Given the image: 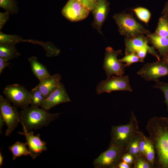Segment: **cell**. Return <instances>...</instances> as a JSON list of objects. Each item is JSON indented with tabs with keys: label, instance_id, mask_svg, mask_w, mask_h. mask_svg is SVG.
<instances>
[{
	"label": "cell",
	"instance_id": "cell-35",
	"mask_svg": "<svg viewBox=\"0 0 168 168\" xmlns=\"http://www.w3.org/2000/svg\"><path fill=\"white\" fill-rule=\"evenodd\" d=\"M8 60L0 57V74L2 72L5 68L7 67H10V64Z\"/></svg>",
	"mask_w": 168,
	"mask_h": 168
},
{
	"label": "cell",
	"instance_id": "cell-23",
	"mask_svg": "<svg viewBox=\"0 0 168 168\" xmlns=\"http://www.w3.org/2000/svg\"><path fill=\"white\" fill-rule=\"evenodd\" d=\"M140 140V134L139 136L132 140L126 148V152L133 155L134 159L140 155L139 145Z\"/></svg>",
	"mask_w": 168,
	"mask_h": 168
},
{
	"label": "cell",
	"instance_id": "cell-8",
	"mask_svg": "<svg viewBox=\"0 0 168 168\" xmlns=\"http://www.w3.org/2000/svg\"><path fill=\"white\" fill-rule=\"evenodd\" d=\"M0 114L7 127L5 135L9 136L21 122L20 113L17 108L12 106L10 102L2 95L0 96Z\"/></svg>",
	"mask_w": 168,
	"mask_h": 168
},
{
	"label": "cell",
	"instance_id": "cell-16",
	"mask_svg": "<svg viewBox=\"0 0 168 168\" xmlns=\"http://www.w3.org/2000/svg\"><path fill=\"white\" fill-rule=\"evenodd\" d=\"M148 40L143 35L132 38H127L125 40V55L136 53L140 49L148 46Z\"/></svg>",
	"mask_w": 168,
	"mask_h": 168
},
{
	"label": "cell",
	"instance_id": "cell-30",
	"mask_svg": "<svg viewBox=\"0 0 168 168\" xmlns=\"http://www.w3.org/2000/svg\"><path fill=\"white\" fill-rule=\"evenodd\" d=\"M132 168H152L146 158L141 155L134 159Z\"/></svg>",
	"mask_w": 168,
	"mask_h": 168
},
{
	"label": "cell",
	"instance_id": "cell-34",
	"mask_svg": "<svg viewBox=\"0 0 168 168\" xmlns=\"http://www.w3.org/2000/svg\"><path fill=\"white\" fill-rule=\"evenodd\" d=\"M134 158L130 154L126 152L124 154L122 157V161L125 162L130 165L132 167Z\"/></svg>",
	"mask_w": 168,
	"mask_h": 168
},
{
	"label": "cell",
	"instance_id": "cell-29",
	"mask_svg": "<svg viewBox=\"0 0 168 168\" xmlns=\"http://www.w3.org/2000/svg\"><path fill=\"white\" fill-rule=\"evenodd\" d=\"M119 60L122 63L124 62L126 67H129L132 64L138 62H143L135 53H132L125 55V56Z\"/></svg>",
	"mask_w": 168,
	"mask_h": 168
},
{
	"label": "cell",
	"instance_id": "cell-27",
	"mask_svg": "<svg viewBox=\"0 0 168 168\" xmlns=\"http://www.w3.org/2000/svg\"><path fill=\"white\" fill-rule=\"evenodd\" d=\"M138 17L142 21L147 23L151 16L150 12L146 8L143 7H138L132 9Z\"/></svg>",
	"mask_w": 168,
	"mask_h": 168
},
{
	"label": "cell",
	"instance_id": "cell-36",
	"mask_svg": "<svg viewBox=\"0 0 168 168\" xmlns=\"http://www.w3.org/2000/svg\"><path fill=\"white\" fill-rule=\"evenodd\" d=\"M132 166L128 163L122 161L118 165L117 168H131Z\"/></svg>",
	"mask_w": 168,
	"mask_h": 168
},
{
	"label": "cell",
	"instance_id": "cell-25",
	"mask_svg": "<svg viewBox=\"0 0 168 168\" xmlns=\"http://www.w3.org/2000/svg\"><path fill=\"white\" fill-rule=\"evenodd\" d=\"M24 39L16 35H8L0 31V43H9L16 44L19 42H24Z\"/></svg>",
	"mask_w": 168,
	"mask_h": 168
},
{
	"label": "cell",
	"instance_id": "cell-12",
	"mask_svg": "<svg viewBox=\"0 0 168 168\" xmlns=\"http://www.w3.org/2000/svg\"><path fill=\"white\" fill-rule=\"evenodd\" d=\"M71 101L64 84L61 82L45 98L41 107L48 110L60 104Z\"/></svg>",
	"mask_w": 168,
	"mask_h": 168
},
{
	"label": "cell",
	"instance_id": "cell-28",
	"mask_svg": "<svg viewBox=\"0 0 168 168\" xmlns=\"http://www.w3.org/2000/svg\"><path fill=\"white\" fill-rule=\"evenodd\" d=\"M153 87L154 88L160 90L163 92L165 99L164 103L166 105L168 112V82H161L158 80L155 82Z\"/></svg>",
	"mask_w": 168,
	"mask_h": 168
},
{
	"label": "cell",
	"instance_id": "cell-17",
	"mask_svg": "<svg viewBox=\"0 0 168 168\" xmlns=\"http://www.w3.org/2000/svg\"><path fill=\"white\" fill-rule=\"evenodd\" d=\"M147 37L153 46L157 50L161 55L163 56L168 52V37L150 33L147 35Z\"/></svg>",
	"mask_w": 168,
	"mask_h": 168
},
{
	"label": "cell",
	"instance_id": "cell-21",
	"mask_svg": "<svg viewBox=\"0 0 168 168\" xmlns=\"http://www.w3.org/2000/svg\"><path fill=\"white\" fill-rule=\"evenodd\" d=\"M29 92L31 106L41 107L46 97L36 86Z\"/></svg>",
	"mask_w": 168,
	"mask_h": 168
},
{
	"label": "cell",
	"instance_id": "cell-2",
	"mask_svg": "<svg viewBox=\"0 0 168 168\" xmlns=\"http://www.w3.org/2000/svg\"><path fill=\"white\" fill-rule=\"evenodd\" d=\"M20 115L21 124L29 131L47 126L58 118L60 114L51 113L43 108L28 106L22 109Z\"/></svg>",
	"mask_w": 168,
	"mask_h": 168
},
{
	"label": "cell",
	"instance_id": "cell-24",
	"mask_svg": "<svg viewBox=\"0 0 168 168\" xmlns=\"http://www.w3.org/2000/svg\"><path fill=\"white\" fill-rule=\"evenodd\" d=\"M0 7L10 14H16L18 12L16 0H0Z\"/></svg>",
	"mask_w": 168,
	"mask_h": 168
},
{
	"label": "cell",
	"instance_id": "cell-37",
	"mask_svg": "<svg viewBox=\"0 0 168 168\" xmlns=\"http://www.w3.org/2000/svg\"><path fill=\"white\" fill-rule=\"evenodd\" d=\"M5 124L1 115L0 114V132L1 134L2 133V129L3 126Z\"/></svg>",
	"mask_w": 168,
	"mask_h": 168
},
{
	"label": "cell",
	"instance_id": "cell-6",
	"mask_svg": "<svg viewBox=\"0 0 168 168\" xmlns=\"http://www.w3.org/2000/svg\"><path fill=\"white\" fill-rule=\"evenodd\" d=\"M133 91L129 83V76L128 75L121 76H112L99 82L96 86V91L98 95L104 93H110L115 91Z\"/></svg>",
	"mask_w": 168,
	"mask_h": 168
},
{
	"label": "cell",
	"instance_id": "cell-13",
	"mask_svg": "<svg viewBox=\"0 0 168 168\" xmlns=\"http://www.w3.org/2000/svg\"><path fill=\"white\" fill-rule=\"evenodd\" d=\"M109 6L110 3L107 0H97L92 11L93 16L92 26L101 35V27L108 14Z\"/></svg>",
	"mask_w": 168,
	"mask_h": 168
},
{
	"label": "cell",
	"instance_id": "cell-4",
	"mask_svg": "<svg viewBox=\"0 0 168 168\" xmlns=\"http://www.w3.org/2000/svg\"><path fill=\"white\" fill-rule=\"evenodd\" d=\"M113 17L120 34L127 38H132L142 35H147L150 33L129 14H116Z\"/></svg>",
	"mask_w": 168,
	"mask_h": 168
},
{
	"label": "cell",
	"instance_id": "cell-31",
	"mask_svg": "<svg viewBox=\"0 0 168 168\" xmlns=\"http://www.w3.org/2000/svg\"><path fill=\"white\" fill-rule=\"evenodd\" d=\"M149 138L146 137L140 131L139 149L140 155L145 157L146 151L148 144Z\"/></svg>",
	"mask_w": 168,
	"mask_h": 168
},
{
	"label": "cell",
	"instance_id": "cell-15",
	"mask_svg": "<svg viewBox=\"0 0 168 168\" xmlns=\"http://www.w3.org/2000/svg\"><path fill=\"white\" fill-rule=\"evenodd\" d=\"M61 79V76L58 73L50 75L40 82L36 86L46 97L59 85Z\"/></svg>",
	"mask_w": 168,
	"mask_h": 168
},
{
	"label": "cell",
	"instance_id": "cell-10",
	"mask_svg": "<svg viewBox=\"0 0 168 168\" xmlns=\"http://www.w3.org/2000/svg\"><path fill=\"white\" fill-rule=\"evenodd\" d=\"M137 74L147 81L156 82L160 77L168 76V64L162 60L147 63Z\"/></svg>",
	"mask_w": 168,
	"mask_h": 168
},
{
	"label": "cell",
	"instance_id": "cell-14",
	"mask_svg": "<svg viewBox=\"0 0 168 168\" xmlns=\"http://www.w3.org/2000/svg\"><path fill=\"white\" fill-rule=\"evenodd\" d=\"M22 127L23 132H18V133L25 136L26 140L25 143L30 152L37 157L47 150L46 143L41 139L40 134L35 135L33 131H27L24 127Z\"/></svg>",
	"mask_w": 168,
	"mask_h": 168
},
{
	"label": "cell",
	"instance_id": "cell-7",
	"mask_svg": "<svg viewBox=\"0 0 168 168\" xmlns=\"http://www.w3.org/2000/svg\"><path fill=\"white\" fill-rule=\"evenodd\" d=\"M121 54L122 51L120 49L116 50L110 47L106 48L103 68L107 77L114 75L123 76L126 67L117 58L118 55Z\"/></svg>",
	"mask_w": 168,
	"mask_h": 168
},
{
	"label": "cell",
	"instance_id": "cell-33",
	"mask_svg": "<svg viewBox=\"0 0 168 168\" xmlns=\"http://www.w3.org/2000/svg\"><path fill=\"white\" fill-rule=\"evenodd\" d=\"M84 6L92 11L94 8L97 0H78Z\"/></svg>",
	"mask_w": 168,
	"mask_h": 168
},
{
	"label": "cell",
	"instance_id": "cell-19",
	"mask_svg": "<svg viewBox=\"0 0 168 168\" xmlns=\"http://www.w3.org/2000/svg\"><path fill=\"white\" fill-rule=\"evenodd\" d=\"M16 44L9 43H0V57L8 61L17 58L21 54L16 49Z\"/></svg>",
	"mask_w": 168,
	"mask_h": 168
},
{
	"label": "cell",
	"instance_id": "cell-20",
	"mask_svg": "<svg viewBox=\"0 0 168 168\" xmlns=\"http://www.w3.org/2000/svg\"><path fill=\"white\" fill-rule=\"evenodd\" d=\"M27 146L26 143L17 141L9 147V150L12 154L13 160H14L17 158L22 156L29 155L33 160L37 157L27 149Z\"/></svg>",
	"mask_w": 168,
	"mask_h": 168
},
{
	"label": "cell",
	"instance_id": "cell-32",
	"mask_svg": "<svg viewBox=\"0 0 168 168\" xmlns=\"http://www.w3.org/2000/svg\"><path fill=\"white\" fill-rule=\"evenodd\" d=\"M9 14L6 12H0V31L9 19Z\"/></svg>",
	"mask_w": 168,
	"mask_h": 168
},
{
	"label": "cell",
	"instance_id": "cell-3",
	"mask_svg": "<svg viewBox=\"0 0 168 168\" xmlns=\"http://www.w3.org/2000/svg\"><path fill=\"white\" fill-rule=\"evenodd\" d=\"M140 132L138 121L134 113L131 111L128 124L112 126L110 144L115 145L126 149L131 141L139 136Z\"/></svg>",
	"mask_w": 168,
	"mask_h": 168
},
{
	"label": "cell",
	"instance_id": "cell-40",
	"mask_svg": "<svg viewBox=\"0 0 168 168\" xmlns=\"http://www.w3.org/2000/svg\"><path fill=\"white\" fill-rule=\"evenodd\" d=\"M3 157L1 152H0V167H1L3 164Z\"/></svg>",
	"mask_w": 168,
	"mask_h": 168
},
{
	"label": "cell",
	"instance_id": "cell-38",
	"mask_svg": "<svg viewBox=\"0 0 168 168\" xmlns=\"http://www.w3.org/2000/svg\"><path fill=\"white\" fill-rule=\"evenodd\" d=\"M163 12L168 15V1L167 2L165 5Z\"/></svg>",
	"mask_w": 168,
	"mask_h": 168
},
{
	"label": "cell",
	"instance_id": "cell-1",
	"mask_svg": "<svg viewBox=\"0 0 168 168\" xmlns=\"http://www.w3.org/2000/svg\"><path fill=\"white\" fill-rule=\"evenodd\" d=\"M146 129L155 149V168H168V117L151 118Z\"/></svg>",
	"mask_w": 168,
	"mask_h": 168
},
{
	"label": "cell",
	"instance_id": "cell-11",
	"mask_svg": "<svg viewBox=\"0 0 168 168\" xmlns=\"http://www.w3.org/2000/svg\"><path fill=\"white\" fill-rule=\"evenodd\" d=\"M91 11L78 0H68L63 8V16L72 22L82 20L86 18Z\"/></svg>",
	"mask_w": 168,
	"mask_h": 168
},
{
	"label": "cell",
	"instance_id": "cell-9",
	"mask_svg": "<svg viewBox=\"0 0 168 168\" xmlns=\"http://www.w3.org/2000/svg\"><path fill=\"white\" fill-rule=\"evenodd\" d=\"M3 93L7 98L16 106L23 109L30 104V92L22 86L17 84L8 85L4 88Z\"/></svg>",
	"mask_w": 168,
	"mask_h": 168
},
{
	"label": "cell",
	"instance_id": "cell-5",
	"mask_svg": "<svg viewBox=\"0 0 168 168\" xmlns=\"http://www.w3.org/2000/svg\"><path fill=\"white\" fill-rule=\"evenodd\" d=\"M126 152L125 149L110 144L108 148L94 161L93 164L96 168H117Z\"/></svg>",
	"mask_w": 168,
	"mask_h": 168
},
{
	"label": "cell",
	"instance_id": "cell-18",
	"mask_svg": "<svg viewBox=\"0 0 168 168\" xmlns=\"http://www.w3.org/2000/svg\"><path fill=\"white\" fill-rule=\"evenodd\" d=\"M28 60L33 73L40 82L50 75L46 67L38 61L36 57H30Z\"/></svg>",
	"mask_w": 168,
	"mask_h": 168
},
{
	"label": "cell",
	"instance_id": "cell-22",
	"mask_svg": "<svg viewBox=\"0 0 168 168\" xmlns=\"http://www.w3.org/2000/svg\"><path fill=\"white\" fill-rule=\"evenodd\" d=\"M154 33L161 36L168 37V19L166 17L163 16L159 19Z\"/></svg>",
	"mask_w": 168,
	"mask_h": 168
},
{
	"label": "cell",
	"instance_id": "cell-26",
	"mask_svg": "<svg viewBox=\"0 0 168 168\" xmlns=\"http://www.w3.org/2000/svg\"><path fill=\"white\" fill-rule=\"evenodd\" d=\"M149 138V137H148ZM145 157L152 168H155V152L153 144L149 138Z\"/></svg>",
	"mask_w": 168,
	"mask_h": 168
},
{
	"label": "cell",
	"instance_id": "cell-39",
	"mask_svg": "<svg viewBox=\"0 0 168 168\" xmlns=\"http://www.w3.org/2000/svg\"><path fill=\"white\" fill-rule=\"evenodd\" d=\"M163 57V58L162 60L166 62L168 64V52Z\"/></svg>",
	"mask_w": 168,
	"mask_h": 168
}]
</instances>
